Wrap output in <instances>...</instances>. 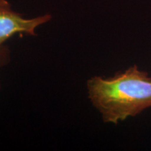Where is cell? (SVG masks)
Segmentation results:
<instances>
[{
  "label": "cell",
  "instance_id": "6da1fadb",
  "mask_svg": "<svg viewBox=\"0 0 151 151\" xmlns=\"http://www.w3.org/2000/svg\"><path fill=\"white\" fill-rule=\"evenodd\" d=\"M86 86L105 123L118 124L151 109V75L137 65L111 77L94 76Z\"/></svg>",
  "mask_w": 151,
  "mask_h": 151
},
{
  "label": "cell",
  "instance_id": "7a4b0ae2",
  "mask_svg": "<svg viewBox=\"0 0 151 151\" xmlns=\"http://www.w3.org/2000/svg\"><path fill=\"white\" fill-rule=\"evenodd\" d=\"M50 14L26 19L22 14L13 11L10 3L0 0V46L16 34L37 36L36 28L51 20Z\"/></svg>",
  "mask_w": 151,
  "mask_h": 151
},
{
  "label": "cell",
  "instance_id": "3957f363",
  "mask_svg": "<svg viewBox=\"0 0 151 151\" xmlns=\"http://www.w3.org/2000/svg\"><path fill=\"white\" fill-rule=\"evenodd\" d=\"M10 61V50L5 45L0 46V67L6 65Z\"/></svg>",
  "mask_w": 151,
  "mask_h": 151
}]
</instances>
